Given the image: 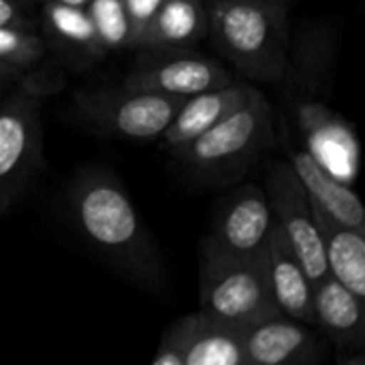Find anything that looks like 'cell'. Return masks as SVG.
Wrapping results in <instances>:
<instances>
[{
    "mask_svg": "<svg viewBox=\"0 0 365 365\" xmlns=\"http://www.w3.org/2000/svg\"><path fill=\"white\" fill-rule=\"evenodd\" d=\"M122 2H124V11H126L128 24H130V45L128 47H133L165 0H122Z\"/></svg>",
    "mask_w": 365,
    "mask_h": 365,
    "instance_id": "cell-23",
    "label": "cell"
},
{
    "mask_svg": "<svg viewBox=\"0 0 365 365\" xmlns=\"http://www.w3.org/2000/svg\"><path fill=\"white\" fill-rule=\"evenodd\" d=\"M56 2H62V4H71V6H86L90 0H56Z\"/></svg>",
    "mask_w": 365,
    "mask_h": 365,
    "instance_id": "cell-25",
    "label": "cell"
},
{
    "mask_svg": "<svg viewBox=\"0 0 365 365\" xmlns=\"http://www.w3.org/2000/svg\"><path fill=\"white\" fill-rule=\"evenodd\" d=\"M255 90H257L255 86L233 79L231 83L222 88L186 96L158 141L163 143L165 150L175 154L180 148H184L186 143L203 135L216 122H220L235 107L246 103L255 94Z\"/></svg>",
    "mask_w": 365,
    "mask_h": 365,
    "instance_id": "cell-13",
    "label": "cell"
},
{
    "mask_svg": "<svg viewBox=\"0 0 365 365\" xmlns=\"http://www.w3.org/2000/svg\"><path fill=\"white\" fill-rule=\"evenodd\" d=\"M329 274L359 299H365V231L353 229L312 205Z\"/></svg>",
    "mask_w": 365,
    "mask_h": 365,
    "instance_id": "cell-18",
    "label": "cell"
},
{
    "mask_svg": "<svg viewBox=\"0 0 365 365\" xmlns=\"http://www.w3.org/2000/svg\"><path fill=\"white\" fill-rule=\"evenodd\" d=\"M278 143L276 115L261 90L173 156L203 182H229Z\"/></svg>",
    "mask_w": 365,
    "mask_h": 365,
    "instance_id": "cell-3",
    "label": "cell"
},
{
    "mask_svg": "<svg viewBox=\"0 0 365 365\" xmlns=\"http://www.w3.org/2000/svg\"><path fill=\"white\" fill-rule=\"evenodd\" d=\"M231 81L233 75L218 60L195 53L192 49H141L122 86L186 98Z\"/></svg>",
    "mask_w": 365,
    "mask_h": 365,
    "instance_id": "cell-9",
    "label": "cell"
},
{
    "mask_svg": "<svg viewBox=\"0 0 365 365\" xmlns=\"http://www.w3.org/2000/svg\"><path fill=\"white\" fill-rule=\"evenodd\" d=\"M205 6L207 36L237 73L267 83L284 79L291 51V2L210 0Z\"/></svg>",
    "mask_w": 365,
    "mask_h": 365,
    "instance_id": "cell-2",
    "label": "cell"
},
{
    "mask_svg": "<svg viewBox=\"0 0 365 365\" xmlns=\"http://www.w3.org/2000/svg\"><path fill=\"white\" fill-rule=\"evenodd\" d=\"M43 17L45 28L53 43L58 45V49H62L73 62H92L107 53L96 36L94 24L86 6H71L56 0H43Z\"/></svg>",
    "mask_w": 365,
    "mask_h": 365,
    "instance_id": "cell-20",
    "label": "cell"
},
{
    "mask_svg": "<svg viewBox=\"0 0 365 365\" xmlns=\"http://www.w3.org/2000/svg\"><path fill=\"white\" fill-rule=\"evenodd\" d=\"M26 79V71H19L15 66H11L9 62L0 60V90H11L17 83H21Z\"/></svg>",
    "mask_w": 365,
    "mask_h": 365,
    "instance_id": "cell-24",
    "label": "cell"
},
{
    "mask_svg": "<svg viewBox=\"0 0 365 365\" xmlns=\"http://www.w3.org/2000/svg\"><path fill=\"white\" fill-rule=\"evenodd\" d=\"M287 160L291 163L297 180L302 182L312 205L321 207L336 220L365 231V212L359 197L353 188L340 180H336L306 148L284 141Z\"/></svg>",
    "mask_w": 365,
    "mask_h": 365,
    "instance_id": "cell-16",
    "label": "cell"
},
{
    "mask_svg": "<svg viewBox=\"0 0 365 365\" xmlns=\"http://www.w3.org/2000/svg\"><path fill=\"white\" fill-rule=\"evenodd\" d=\"M267 197L278 227L282 229L314 287L329 274V269L325 263L312 203L287 158L272 163L267 173Z\"/></svg>",
    "mask_w": 365,
    "mask_h": 365,
    "instance_id": "cell-8",
    "label": "cell"
},
{
    "mask_svg": "<svg viewBox=\"0 0 365 365\" xmlns=\"http://www.w3.org/2000/svg\"><path fill=\"white\" fill-rule=\"evenodd\" d=\"M314 327L336 344L340 353H364V299L340 284L331 274L312 287Z\"/></svg>",
    "mask_w": 365,
    "mask_h": 365,
    "instance_id": "cell-15",
    "label": "cell"
},
{
    "mask_svg": "<svg viewBox=\"0 0 365 365\" xmlns=\"http://www.w3.org/2000/svg\"><path fill=\"white\" fill-rule=\"evenodd\" d=\"M312 325L284 314L269 317L244 329L248 365H306L323 355V338Z\"/></svg>",
    "mask_w": 365,
    "mask_h": 365,
    "instance_id": "cell-11",
    "label": "cell"
},
{
    "mask_svg": "<svg viewBox=\"0 0 365 365\" xmlns=\"http://www.w3.org/2000/svg\"><path fill=\"white\" fill-rule=\"evenodd\" d=\"M154 365H248L244 329L203 310L180 317L163 336Z\"/></svg>",
    "mask_w": 365,
    "mask_h": 365,
    "instance_id": "cell-7",
    "label": "cell"
},
{
    "mask_svg": "<svg viewBox=\"0 0 365 365\" xmlns=\"http://www.w3.org/2000/svg\"><path fill=\"white\" fill-rule=\"evenodd\" d=\"M207 28L203 0H165L133 49H192L207 36Z\"/></svg>",
    "mask_w": 365,
    "mask_h": 365,
    "instance_id": "cell-17",
    "label": "cell"
},
{
    "mask_svg": "<svg viewBox=\"0 0 365 365\" xmlns=\"http://www.w3.org/2000/svg\"><path fill=\"white\" fill-rule=\"evenodd\" d=\"M45 56V41L30 28H0V60L19 71H28Z\"/></svg>",
    "mask_w": 365,
    "mask_h": 365,
    "instance_id": "cell-22",
    "label": "cell"
},
{
    "mask_svg": "<svg viewBox=\"0 0 365 365\" xmlns=\"http://www.w3.org/2000/svg\"><path fill=\"white\" fill-rule=\"evenodd\" d=\"M199 297V310L242 329L280 314L261 259L233 257L207 242L201 246Z\"/></svg>",
    "mask_w": 365,
    "mask_h": 365,
    "instance_id": "cell-4",
    "label": "cell"
},
{
    "mask_svg": "<svg viewBox=\"0 0 365 365\" xmlns=\"http://www.w3.org/2000/svg\"><path fill=\"white\" fill-rule=\"evenodd\" d=\"M47 88L28 77L0 103V216L19 199L41 165V96Z\"/></svg>",
    "mask_w": 365,
    "mask_h": 365,
    "instance_id": "cell-5",
    "label": "cell"
},
{
    "mask_svg": "<svg viewBox=\"0 0 365 365\" xmlns=\"http://www.w3.org/2000/svg\"><path fill=\"white\" fill-rule=\"evenodd\" d=\"M306 148L336 180L353 182L357 171V139L351 126L317 101H299Z\"/></svg>",
    "mask_w": 365,
    "mask_h": 365,
    "instance_id": "cell-14",
    "label": "cell"
},
{
    "mask_svg": "<svg viewBox=\"0 0 365 365\" xmlns=\"http://www.w3.org/2000/svg\"><path fill=\"white\" fill-rule=\"evenodd\" d=\"M334 34L323 26L302 32L293 53L289 51L284 79L299 101H317L334 68Z\"/></svg>",
    "mask_w": 365,
    "mask_h": 365,
    "instance_id": "cell-19",
    "label": "cell"
},
{
    "mask_svg": "<svg viewBox=\"0 0 365 365\" xmlns=\"http://www.w3.org/2000/svg\"><path fill=\"white\" fill-rule=\"evenodd\" d=\"M269 293L274 297L276 308L280 314L308 323L314 327V312H312V282L299 263L297 255L293 252L291 244L287 242L278 222L269 235L267 248L261 257Z\"/></svg>",
    "mask_w": 365,
    "mask_h": 365,
    "instance_id": "cell-12",
    "label": "cell"
},
{
    "mask_svg": "<svg viewBox=\"0 0 365 365\" xmlns=\"http://www.w3.org/2000/svg\"><path fill=\"white\" fill-rule=\"evenodd\" d=\"M182 101V96L126 88L122 83L75 94L77 113L94 133L130 141H158Z\"/></svg>",
    "mask_w": 365,
    "mask_h": 365,
    "instance_id": "cell-6",
    "label": "cell"
},
{
    "mask_svg": "<svg viewBox=\"0 0 365 365\" xmlns=\"http://www.w3.org/2000/svg\"><path fill=\"white\" fill-rule=\"evenodd\" d=\"M274 225L276 216L267 190L248 182L237 186L222 201L205 242L227 255L259 261L267 248Z\"/></svg>",
    "mask_w": 365,
    "mask_h": 365,
    "instance_id": "cell-10",
    "label": "cell"
},
{
    "mask_svg": "<svg viewBox=\"0 0 365 365\" xmlns=\"http://www.w3.org/2000/svg\"><path fill=\"white\" fill-rule=\"evenodd\" d=\"M68 210L77 231L124 278L145 291H160V250L115 175L101 167L83 169L68 186Z\"/></svg>",
    "mask_w": 365,
    "mask_h": 365,
    "instance_id": "cell-1",
    "label": "cell"
},
{
    "mask_svg": "<svg viewBox=\"0 0 365 365\" xmlns=\"http://www.w3.org/2000/svg\"><path fill=\"white\" fill-rule=\"evenodd\" d=\"M278 2H293V0H278Z\"/></svg>",
    "mask_w": 365,
    "mask_h": 365,
    "instance_id": "cell-27",
    "label": "cell"
},
{
    "mask_svg": "<svg viewBox=\"0 0 365 365\" xmlns=\"http://www.w3.org/2000/svg\"><path fill=\"white\" fill-rule=\"evenodd\" d=\"M21 4H26V2H36V0H19Z\"/></svg>",
    "mask_w": 365,
    "mask_h": 365,
    "instance_id": "cell-26",
    "label": "cell"
},
{
    "mask_svg": "<svg viewBox=\"0 0 365 365\" xmlns=\"http://www.w3.org/2000/svg\"><path fill=\"white\" fill-rule=\"evenodd\" d=\"M86 11L107 53L130 45V24L122 0H90Z\"/></svg>",
    "mask_w": 365,
    "mask_h": 365,
    "instance_id": "cell-21",
    "label": "cell"
}]
</instances>
